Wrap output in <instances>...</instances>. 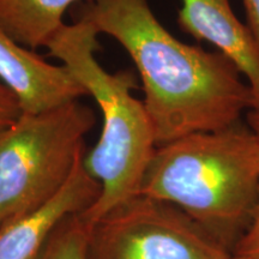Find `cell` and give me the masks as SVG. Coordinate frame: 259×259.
I'll return each mask as SVG.
<instances>
[{"label": "cell", "instance_id": "1", "mask_svg": "<svg viewBox=\"0 0 259 259\" xmlns=\"http://www.w3.org/2000/svg\"><path fill=\"white\" fill-rule=\"evenodd\" d=\"M82 18L115 38L134 61L157 147L229 127L254 108L236 65L220 52L174 37L148 0H93Z\"/></svg>", "mask_w": 259, "mask_h": 259}, {"label": "cell", "instance_id": "2", "mask_svg": "<svg viewBox=\"0 0 259 259\" xmlns=\"http://www.w3.org/2000/svg\"><path fill=\"white\" fill-rule=\"evenodd\" d=\"M139 194L176 205L234 253L259 200V139L239 121L157 147Z\"/></svg>", "mask_w": 259, "mask_h": 259}, {"label": "cell", "instance_id": "3", "mask_svg": "<svg viewBox=\"0 0 259 259\" xmlns=\"http://www.w3.org/2000/svg\"><path fill=\"white\" fill-rule=\"evenodd\" d=\"M99 35L95 25L80 17L65 24L46 47L51 57L69 67L102 113L99 142L84 158L90 176L101 186L99 199L80 213L88 225L138 196L157 148L144 103L134 95L137 76L130 70L112 73L103 69L96 59Z\"/></svg>", "mask_w": 259, "mask_h": 259}, {"label": "cell", "instance_id": "4", "mask_svg": "<svg viewBox=\"0 0 259 259\" xmlns=\"http://www.w3.org/2000/svg\"><path fill=\"white\" fill-rule=\"evenodd\" d=\"M96 124L92 107L77 101L28 114L0 131V226L53 198L87 154Z\"/></svg>", "mask_w": 259, "mask_h": 259}, {"label": "cell", "instance_id": "5", "mask_svg": "<svg viewBox=\"0 0 259 259\" xmlns=\"http://www.w3.org/2000/svg\"><path fill=\"white\" fill-rule=\"evenodd\" d=\"M232 257V251L183 210L142 194L89 225L87 259Z\"/></svg>", "mask_w": 259, "mask_h": 259}, {"label": "cell", "instance_id": "6", "mask_svg": "<svg viewBox=\"0 0 259 259\" xmlns=\"http://www.w3.org/2000/svg\"><path fill=\"white\" fill-rule=\"evenodd\" d=\"M84 158L85 155L53 198L0 226V259H35L65 220L94 205L101 186L90 176Z\"/></svg>", "mask_w": 259, "mask_h": 259}, {"label": "cell", "instance_id": "7", "mask_svg": "<svg viewBox=\"0 0 259 259\" xmlns=\"http://www.w3.org/2000/svg\"><path fill=\"white\" fill-rule=\"evenodd\" d=\"M0 82L17 97L22 112H46L87 96L69 67L48 63L0 27Z\"/></svg>", "mask_w": 259, "mask_h": 259}, {"label": "cell", "instance_id": "8", "mask_svg": "<svg viewBox=\"0 0 259 259\" xmlns=\"http://www.w3.org/2000/svg\"><path fill=\"white\" fill-rule=\"evenodd\" d=\"M178 24L199 41H208L236 65L248 80L259 112V42L239 21L231 0H181Z\"/></svg>", "mask_w": 259, "mask_h": 259}, {"label": "cell", "instance_id": "9", "mask_svg": "<svg viewBox=\"0 0 259 259\" xmlns=\"http://www.w3.org/2000/svg\"><path fill=\"white\" fill-rule=\"evenodd\" d=\"M77 0H0V27L30 50L47 47Z\"/></svg>", "mask_w": 259, "mask_h": 259}, {"label": "cell", "instance_id": "10", "mask_svg": "<svg viewBox=\"0 0 259 259\" xmlns=\"http://www.w3.org/2000/svg\"><path fill=\"white\" fill-rule=\"evenodd\" d=\"M89 225L80 213L67 218L35 259H87Z\"/></svg>", "mask_w": 259, "mask_h": 259}, {"label": "cell", "instance_id": "11", "mask_svg": "<svg viewBox=\"0 0 259 259\" xmlns=\"http://www.w3.org/2000/svg\"><path fill=\"white\" fill-rule=\"evenodd\" d=\"M247 259H259V200L247 231L235 246L234 253Z\"/></svg>", "mask_w": 259, "mask_h": 259}, {"label": "cell", "instance_id": "12", "mask_svg": "<svg viewBox=\"0 0 259 259\" xmlns=\"http://www.w3.org/2000/svg\"><path fill=\"white\" fill-rule=\"evenodd\" d=\"M22 113L17 97L4 83L0 82V131L17 121Z\"/></svg>", "mask_w": 259, "mask_h": 259}, {"label": "cell", "instance_id": "13", "mask_svg": "<svg viewBox=\"0 0 259 259\" xmlns=\"http://www.w3.org/2000/svg\"><path fill=\"white\" fill-rule=\"evenodd\" d=\"M247 17V25L259 42V0H242Z\"/></svg>", "mask_w": 259, "mask_h": 259}, {"label": "cell", "instance_id": "14", "mask_svg": "<svg viewBox=\"0 0 259 259\" xmlns=\"http://www.w3.org/2000/svg\"><path fill=\"white\" fill-rule=\"evenodd\" d=\"M247 124L250 126L252 131L254 132L257 138L259 139V112L258 111H252L248 112L247 114Z\"/></svg>", "mask_w": 259, "mask_h": 259}, {"label": "cell", "instance_id": "15", "mask_svg": "<svg viewBox=\"0 0 259 259\" xmlns=\"http://www.w3.org/2000/svg\"><path fill=\"white\" fill-rule=\"evenodd\" d=\"M231 259H247V258L241 257V255H238V254H233V257Z\"/></svg>", "mask_w": 259, "mask_h": 259}]
</instances>
